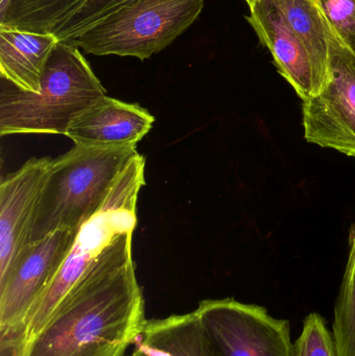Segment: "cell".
Returning a JSON list of instances; mask_svg holds the SVG:
<instances>
[{
	"instance_id": "6da1fadb",
	"label": "cell",
	"mask_w": 355,
	"mask_h": 356,
	"mask_svg": "<svg viewBox=\"0 0 355 356\" xmlns=\"http://www.w3.org/2000/svg\"><path fill=\"white\" fill-rule=\"evenodd\" d=\"M133 236L118 238L10 356H126L147 322Z\"/></svg>"
},
{
	"instance_id": "7a4b0ae2",
	"label": "cell",
	"mask_w": 355,
	"mask_h": 356,
	"mask_svg": "<svg viewBox=\"0 0 355 356\" xmlns=\"http://www.w3.org/2000/svg\"><path fill=\"white\" fill-rule=\"evenodd\" d=\"M106 95L79 48L58 41L38 93L0 77V135H66L73 119Z\"/></svg>"
},
{
	"instance_id": "3957f363",
	"label": "cell",
	"mask_w": 355,
	"mask_h": 356,
	"mask_svg": "<svg viewBox=\"0 0 355 356\" xmlns=\"http://www.w3.org/2000/svg\"><path fill=\"white\" fill-rule=\"evenodd\" d=\"M144 175L145 159L137 154L117 179L101 209L77 230L66 259L29 309L6 348L8 353L42 327L69 291L118 238L135 232L138 196L145 186Z\"/></svg>"
},
{
	"instance_id": "277c9868",
	"label": "cell",
	"mask_w": 355,
	"mask_h": 356,
	"mask_svg": "<svg viewBox=\"0 0 355 356\" xmlns=\"http://www.w3.org/2000/svg\"><path fill=\"white\" fill-rule=\"evenodd\" d=\"M135 147L93 148L75 145L52 160L42 190L31 243L58 230H79L104 207Z\"/></svg>"
},
{
	"instance_id": "5b68a950",
	"label": "cell",
	"mask_w": 355,
	"mask_h": 356,
	"mask_svg": "<svg viewBox=\"0 0 355 356\" xmlns=\"http://www.w3.org/2000/svg\"><path fill=\"white\" fill-rule=\"evenodd\" d=\"M204 6V0H137L66 43L94 56L144 60L185 33Z\"/></svg>"
},
{
	"instance_id": "8992f818",
	"label": "cell",
	"mask_w": 355,
	"mask_h": 356,
	"mask_svg": "<svg viewBox=\"0 0 355 356\" xmlns=\"http://www.w3.org/2000/svg\"><path fill=\"white\" fill-rule=\"evenodd\" d=\"M215 356H293L287 320L233 298L200 301L195 309Z\"/></svg>"
},
{
	"instance_id": "52a82bcc",
	"label": "cell",
	"mask_w": 355,
	"mask_h": 356,
	"mask_svg": "<svg viewBox=\"0 0 355 356\" xmlns=\"http://www.w3.org/2000/svg\"><path fill=\"white\" fill-rule=\"evenodd\" d=\"M302 115L306 141L355 159V52L333 31L329 81L304 100Z\"/></svg>"
},
{
	"instance_id": "ba28073f",
	"label": "cell",
	"mask_w": 355,
	"mask_h": 356,
	"mask_svg": "<svg viewBox=\"0 0 355 356\" xmlns=\"http://www.w3.org/2000/svg\"><path fill=\"white\" fill-rule=\"evenodd\" d=\"M77 230H58L31 243L8 275L0 280V332L2 350L22 325L39 298L66 259Z\"/></svg>"
},
{
	"instance_id": "9c48e42d",
	"label": "cell",
	"mask_w": 355,
	"mask_h": 356,
	"mask_svg": "<svg viewBox=\"0 0 355 356\" xmlns=\"http://www.w3.org/2000/svg\"><path fill=\"white\" fill-rule=\"evenodd\" d=\"M51 164L49 158L31 159L0 184V280L31 244L38 204Z\"/></svg>"
},
{
	"instance_id": "30bf717a",
	"label": "cell",
	"mask_w": 355,
	"mask_h": 356,
	"mask_svg": "<svg viewBox=\"0 0 355 356\" xmlns=\"http://www.w3.org/2000/svg\"><path fill=\"white\" fill-rule=\"evenodd\" d=\"M154 122L140 104L106 95L75 117L65 136L83 147H137Z\"/></svg>"
},
{
	"instance_id": "8fae6325",
	"label": "cell",
	"mask_w": 355,
	"mask_h": 356,
	"mask_svg": "<svg viewBox=\"0 0 355 356\" xmlns=\"http://www.w3.org/2000/svg\"><path fill=\"white\" fill-rule=\"evenodd\" d=\"M246 20L274 58L281 76L295 90L302 102L321 93L310 56L299 38L288 24L273 0H258Z\"/></svg>"
},
{
	"instance_id": "7c38bea8",
	"label": "cell",
	"mask_w": 355,
	"mask_h": 356,
	"mask_svg": "<svg viewBox=\"0 0 355 356\" xmlns=\"http://www.w3.org/2000/svg\"><path fill=\"white\" fill-rule=\"evenodd\" d=\"M58 43L53 33L0 25V77L23 91L38 93L46 65Z\"/></svg>"
},
{
	"instance_id": "4fadbf2b",
	"label": "cell",
	"mask_w": 355,
	"mask_h": 356,
	"mask_svg": "<svg viewBox=\"0 0 355 356\" xmlns=\"http://www.w3.org/2000/svg\"><path fill=\"white\" fill-rule=\"evenodd\" d=\"M126 356H215L195 311L147 320Z\"/></svg>"
},
{
	"instance_id": "5bb4252c",
	"label": "cell",
	"mask_w": 355,
	"mask_h": 356,
	"mask_svg": "<svg viewBox=\"0 0 355 356\" xmlns=\"http://www.w3.org/2000/svg\"><path fill=\"white\" fill-rule=\"evenodd\" d=\"M310 56L321 90L331 68V29L316 0H273ZM321 91V92H322Z\"/></svg>"
},
{
	"instance_id": "9a60e30c",
	"label": "cell",
	"mask_w": 355,
	"mask_h": 356,
	"mask_svg": "<svg viewBox=\"0 0 355 356\" xmlns=\"http://www.w3.org/2000/svg\"><path fill=\"white\" fill-rule=\"evenodd\" d=\"M87 0H10L0 25L31 33H52Z\"/></svg>"
},
{
	"instance_id": "2e32d148",
	"label": "cell",
	"mask_w": 355,
	"mask_h": 356,
	"mask_svg": "<svg viewBox=\"0 0 355 356\" xmlns=\"http://www.w3.org/2000/svg\"><path fill=\"white\" fill-rule=\"evenodd\" d=\"M333 332L338 356H355V226L350 234L349 259L336 303Z\"/></svg>"
},
{
	"instance_id": "e0dca14e",
	"label": "cell",
	"mask_w": 355,
	"mask_h": 356,
	"mask_svg": "<svg viewBox=\"0 0 355 356\" xmlns=\"http://www.w3.org/2000/svg\"><path fill=\"white\" fill-rule=\"evenodd\" d=\"M137 0H87L53 35L58 41L68 42L95 26L110 15Z\"/></svg>"
},
{
	"instance_id": "ac0fdd59",
	"label": "cell",
	"mask_w": 355,
	"mask_h": 356,
	"mask_svg": "<svg viewBox=\"0 0 355 356\" xmlns=\"http://www.w3.org/2000/svg\"><path fill=\"white\" fill-rule=\"evenodd\" d=\"M293 356H338L333 334L318 313L304 319L302 334L293 345Z\"/></svg>"
},
{
	"instance_id": "d6986e66",
	"label": "cell",
	"mask_w": 355,
	"mask_h": 356,
	"mask_svg": "<svg viewBox=\"0 0 355 356\" xmlns=\"http://www.w3.org/2000/svg\"><path fill=\"white\" fill-rule=\"evenodd\" d=\"M331 31L355 52V0H316Z\"/></svg>"
},
{
	"instance_id": "ffe728a7",
	"label": "cell",
	"mask_w": 355,
	"mask_h": 356,
	"mask_svg": "<svg viewBox=\"0 0 355 356\" xmlns=\"http://www.w3.org/2000/svg\"><path fill=\"white\" fill-rule=\"evenodd\" d=\"M10 0H0V18L4 16L6 14V8H8V4H10Z\"/></svg>"
},
{
	"instance_id": "44dd1931",
	"label": "cell",
	"mask_w": 355,
	"mask_h": 356,
	"mask_svg": "<svg viewBox=\"0 0 355 356\" xmlns=\"http://www.w3.org/2000/svg\"><path fill=\"white\" fill-rule=\"evenodd\" d=\"M258 0H246V2H247L248 6H249V8H252V6H254V4L258 2Z\"/></svg>"
}]
</instances>
